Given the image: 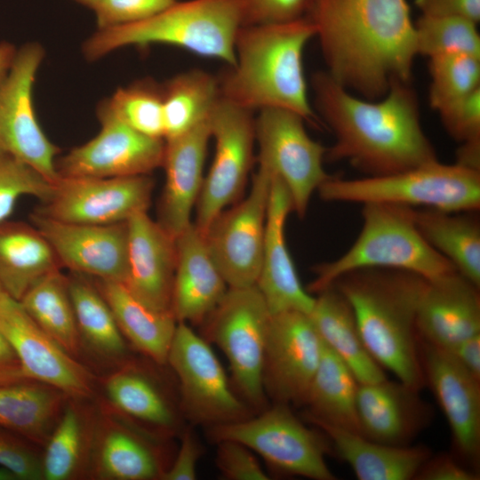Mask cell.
<instances>
[{
  "label": "cell",
  "mask_w": 480,
  "mask_h": 480,
  "mask_svg": "<svg viewBox=\"0 0 480 480\" xmlns=\"http://www.w3.org/2000/svg\"><path fill=\"white\" fill-rule=\"evenodd\" d=\"M166 364L179 380L181 415L191 423L208 428L252 415L232 388L210 343L188 324L178 323Z\"/></svg>",
  "instance_id": "cell-10"
},
{
  "label": "cell",
  "mask_w": 480,
  "mask_h": 480,
  "mask_svg": "<svg viewBox=\"0 0 480 480\" xmlns=\"http://www.w3.org/2000/svg\"><path fill=\"white\" fill-rule=\"evenodd\" d=\"M316 295L308 316L323 343L348 365L360 384L386 379L383 368L363 341L346 298L333 285Z\"/></svg>",
  "instance_id": "cell-31"
},
{
  "label": "cell",
  "mask_w": 480,
  "mask_h": 480,
  "mask_svg": "<svg viewBox=\"0 0 480 480\" xmlns=\"http://www.w3.org/2000/svg\"><path fill=\"white\" fill-rule=\"evenodd\" d=\"M99 133L56 162L60 177L116 178L150 174L163 165L165 140L144 135L122 121L104 101Z\"/></svg>",
  "instance_id": "cell-16"
},
{
  "label": "cell",
  "mask_w": 480,
  "mask_h": 480,
  "mask_svg": "<svg viewBox=\"0 0 480 480\" xmlns=\"http://www.w3.org/2000/svg\"><path fill=\"white\" fill-rule=\"evenodd\" d=\"M316 36L310 20L242 26L235 43L236 63L218 77L222 99L248 110L280 108L306 121L317 117L308 100L303 52Z\"/></svg>",
  "instance_id": "cell-3"
},
{
  "label": "cell",
  "mask_w": 480,
  "mask_h": 480,
  "mask_svg": "<svg viewBox=\"0 0 480 480\" xmlns=\"http://www.w3.org/2000/svg\"><path fill=\"white\" fill-rule=\"evenodd\" d=\"M425 384L431 388L460 460L476 469L480 457V381L443 348L419 340Z\"/></svg>",
  "instance_id": "cell-20"
},
{
  "label": "cell",
  "mask_w": 480,
  "mask_h": 480,
  "mask_svg": "<svg viewBox=\"0 0 480 480\" xmlns=\"http://www.w3.org/2000/svg\"><path fill=\"white\" fill-rule=\"evenodd\" d=\"M307 17L326 72L348 90L376 100L410 81L417 52L406 0H313Z\"/></svg>",
  "instance_id": "cell-1"
},
{
  "label": "cell",
  "mask_w": 480,
  "mask_h": 480,
  "mask_svg": "<svg viewBox=\"0 0 480 480\" xmlns=\"http://www.w3.org/2000/svg\"><path fill=\"white\" fill-rule=\"evenodd\" d=\"M52 185L37 171L0 149V222L8 220L20 196L44 201Z\"/></svg>",
  "instance_id": "cell-43"
},
{
  "label": "cell",
  "mask_w": 480,
  "mask_h": 480,
  "mask_svg": "<svg viewBox=\"0 0 480 480\" xmlns=\"http://www.w3.org/2000/svg\"><path fill=\"white\" fill-rule=\"evenodd\" d=\"M255 118L252 111L221 97L209 116L215 152L196 204L198 229L204 234L213 220L241 197L253 164Z\"/></svg>",
  "instance_id": "cell-12"
},
{
  "label": "cell",
  "mask_w": 480,
  "mask_h": 480,
  "mask_svg": "<svg viewBox=\"0 0 480 480\" xmlns=\"http://www.w3.org/2000/svg\"><path fill=\"white\" fill-rule=\"evenodd\" d=\"M421 15L458 16L478 22L480 0H416Z\"/></svg>",
  "instance_id": "cell-51"
},
{
  "label": "cell",
  "mask_w": 480,
  "mask_h": 480,
  "mask_svg": "<svg viewBox=\"0 0 480 480\" xmlns=\"http://www.w3.org/2000/svg\"><path fill=\"white\" fill-rule=\"evenodd\" d=\"M0 333L16 353L25 378L52 385L72 398L96 396L92 371L62 349L8 294L0 301Z\"/></svg>",
  "instance_id": "cell-18"
},
{
  "label": "cell",
  "mask_w": 480,
  "mask_h": 480,
  "mask_svg": "<svg viewBox=\"0 0 480 480\" xmlns=\"http://www.w3.org/2000/svg\"><path fill=\"white\" fill-rule=\"evenodd\" d=\"M272 176L258 166L247 196L223 210L204 234L228 288L256 285L262 259Z\"/></svg>",
  "instance_id": "cell-13"
},
{
  "label": "cell",
  "mask_w": 480,
  "mask_h": 480,
  "mask_svg": "<svg viewBox=\"0 0 480 480\" xmlns=\"http://www.w3.org/2000/svg\"><path fill=\"white\" fill-rule=\"evenodd\" d=\"M216 465L224 478L228 480H268L269 476L262 468L254 452L234 440L216 443Z\"/></svg>",
  "instance_id": "cell-47"
},
{
  "label": "cell",
  "mask_w": 480,
  "mask_h": 480,
  "mask_svg": "<svg viewBox=\"0 0 480 480\" xmlns=\"http://www.w3.org/2000/svg\"><path fill=\"white\" fill-rule=\"evenodd\" d=\"M176 253L172 312L178 323L202 324L228 286L193 221L176 237Z\"/></svg>",
  "instance_id": "cell-28"
},
{
  "label": "cell",
  "mask_w": 480,
  "mask_h": 480,
  "mask_svg": "<svg viewBox=\"0 0 480 480\" xmlns=\"http://www.w3.org/2000/svg\"><path fill=\"white\" fill-rule=\"evenodd\" d=\"M61 266L48 241L32 224L0 222V284L19 301L39 279Z\"/></svg>",
  "instance_id": "cell-35"
},
{
  "label": "cell",
  "mask_w": 480,
  "mask_h": 480,
  "mask_svg": "<svg viewBox=\"0 0 480 480\" xmlns=\"http://www.w3.org/2000/svg\"><path fill=\"white\" fill-rule=\"evenodd\" d=\"M149 176L60 177L35 212L70 223L106 225L126 222L148 212L154 189Z\"/></svg>",
  "instance_id": "cell-15"
},
{
  "label": "cell",
  "mask_w": 480,
  "mask_h": 480,
  "mask_svg": "<svg viewBox=\"0 0 480 480\" xmlns=\"http://www.w3.org/2000/svg\"><path fill=\"white\" fill-rule=\"evenodd\" d=\"M416 328L419 340L444 349L480 334L479 287L457 271L428 280Z\"/></svg>",
  "instance_id": "cell-27"
},
{
  "label": "cell",
  "mask_w": 480,
  "mask_h": 480,
  "mask_svg": "<svg viewBox=\"0 0 480 480\" xmlns=\"http://www.w3.org/2000/svg\"><path fill=\"white\" fill-rule=\"evenodd\" d=\"M5 294H7V293L4 291V289H3V287H2V285L0 284V301L4 297Z\"/></svg>",
  "instance_id": "cell-57"
},
{
  "label": "cell",
  "mask_w": 480,
  "mask_h": 480,
  "mask_svg": "<svg viewBox=\"0 0 480 480\" xmlns=\"http://www.w3.org/2000/svg\"><path fill=\"white\" fill-rule=\"evenodd\" d=\"M427 283L405 270L363 268L332 284L349 303L374 360L398 380L420 390L425 381L416 319Z\"/></svg>",
  "instance_id": "cell-4"
},
{
  "label": "cell",
  "mask_w": 480,
  "mask_h": 480,
  "mask_svg": "<svg viewBox=\"0 0 480 480\" xmlns=\"http://www.w3.org/2000/svg\"><path fill=\"white\" fill-rule=\"evenodd\" d=\"M359 382L348 365L324 344L303 406L310 423H324L358 432L356 396Z\"/></svg>",
  "instance_id": "cell-36"
},
{
  "label": "cell",
  "mask_w": 480,
  "mask_h": 480,
  "mask_svg": "<svg viewBox=\"0 0 480 480\" xmlns=\"http://www.w3.org/2000/svg\"><path fill=\"white\" fill-rule=\"evenodd\" d=\"M67 276L81 355L111 370L122 365L131 359L129 349L108 302L89 276Z\"/></svg>",
  "instance_id": "cell-30"
},
{
  "label": "cell",
  "mask_w": 480,
  "mask_h": 480,
  "mask_svg": "<svg viewBox=\"0 0 480 480\" xmlns=\"http://www.w3.org/2000/svg\"><path fill=\"white\" fill-rule=\"evenodd\" d=\"M313 0H244L243 26L293 21L308 15Z\"/></svg>",
  "instance_id": "cell-48"
},
{
  "label": "cell",
  "mask_w": 480,
  "mask_h": 480,
  "mask_svg": "<svg viewBox=\"0 0 480 480\" xmlns=\"http://www.w3.org/2000/svg\"><path fill=\"white\" fill-rule=\"evenodd\" d=\"M359 480H412L431 456L424 445L395 446L371 440L358 432L313 423Z\"/></svg>",
  "instance_id": "cell-29"
},
{
  "label": "cell",
  "mask_w": 480,
  "mask_h": 480,
  "mask_svg": "<svg viewBox=\"0 0 480 480\" xmlns=\"http://www.w3.org/2000/svg\"><path fill=\"white\" fill-rule=\"evenodd\" d=\"M448 133L463 144H480V88L438 111Z\"/></svg>",
  "instance_id": "cell-46"
},
{
  "label": "cell",
  "mask_w": 480,
  "mask_h": 480,
  "mask_svg": "<svg viewBox=\"0 0 480 480\" xmlns=\"http://www.w3.org/2000/svg\"><path fill=\"white\" fill-rule=\"evenodd\" d=\"M100 385L101 409L158 438L182 431L180 408L153 372L140 362L129 359L104 376Z\"/></svg>",
  "instance_id": "cell-21"
},
{
  "label": "cell",
  "mask_w": 480,
  "mask_h": 480,
  "mask_svg": "<svg viewBox=\"0 0 480 480\" xmlns=\"http://www.w3.org/2000/svg\"><path fill=\"white\" fill-rule=\"evenodd\" d=\"M39 446L0 426V468L18 480H44Z\"/></svg>",
  "instance_id": "cell-44"
},
{
  "label": "cell",
  "mask_w": 480,
  "mask_h": 480,
  "mask_svg": "<svg viewBox=\"0 0 480 480\" xmlns=\"http://www.w3.org/2000/svg\"><path fill=\"white\" fill-rule=\"evenodd\" d=\"M179 0H100L92 8L98 29L149 19Z\"/></svg>",
  "instance_id": "cell-45"
},
{
  "label": "cell",
  "mask_w": 480,
  "mask_h": 480,
  "mask_svg": "<svg viewBox=\"0 0 480 480\" xmlns=\"http://www.w3.org/2000/svg\"><path fill=\"white\" fill-rule=\"evenodd\" d=\"M106 102L116 116L137 132L164 140L162 86L141 80L117 89Z\"/></svg>",
  "instance_id": "cell-42"
},
{
  "label": "cell",
  "mask_w": 480,
  "mask_h": 480,
  "mask_svg": "<svg viewBox=\"0 0 480 480\" xmlns=\"http://www.w3.org/2000/svg\"><path fill=\"white\" fill-rule=\"evenodd\" d=\"M211 138L209 117L175 138L164 140L162 167L165 182L156 221L177 237L192 221L203 183L204 165Z\"/></svg>",
  "instance_id": "cell-26"
},
{
  "label": "cell",
  "mask_w": 480,
  "mask_h": 480,
  "mask_svg": "<svg viewBox=\"0 0 480 480\" xmlns=\"http://www.w3.org/2000/svg\"><path fill=\"white\" fill-rule=\"evenodd\" d=\"M127 227L128 271L124 284L148 307L172 312L176 238L148 212L132 217Z\"/></svg>",
  "instance_id": "cell-25"
},
{
  "label": "cell",
  "mask_w": 480,
  "mask_h": 480,
  "mask_svg": "<svg viewBox=\"0 0 480 480\" xmlns=\"http://www.w3.org/2000/svg\"><path fill=\"white\" fill-rule=\"evenodd\" d=\"M16 52L17 50L10 43L4 41L0 43V83L7 75Z\"/></svg>",
  "instance_id": "cell-54"
},
{
  "label": "cell",
  "mask_w": 480,
  "mask_h": 480,
  "mask_svg": "<svg viewBox=\"0 0 480 480\" xmlns=\"http://www.w3.org/2000/svg\"><path fill=\"white\" fill-rule=\"evenodd\" d=\"M202 447L190 429L180 432V444L174 460L167 467L161 480H194Z\"/></svg>",
  "instance_id": "cell-49"
},
{
  "label": "cell",
  "mask_w": 480,
  "mask_h": 480,
  "mask_svg": "<svg viewBox=\"0 0 480 480\" xmlns=\"http://www.w3.org/2000/svg\"><path fill=\"white\" fill-rule=\"evenodd\" d=\"M69 396L31 379L0 384V426L44 448Z\"/></svg>",
  "instance_id": "cell-33"
},
{
  "label": "cell",
  "mask_w": 480,
  "mask_h": 480,
  "mask_svg": "<svg viewBox=\"0 0 480 480\" xmlns=\"http://www.w3.org/2000/svg\"><path fill=\"white\" fill-rule=\"evenodd\" d=\"M154 436L100 407L89 478L156 480L167 468Z\"/></svg>",
  "instance_id": "cell-24"
},
{
  "label": "cell",
  "mask_w": 480,
  "mask_h": 480,
  "mask_svg": "<svg viewBox=\"0 0 480 480\" xmlns=\"http://www.w3.org/2000/svg\"><path fill=\"white\" fill-rule=\"evenodd\" d=\"M164 140L205 121L220 98L218 78L202 69L172 77L162 86Z\"/></svg>",
  "instance_id": "cell-39"
},
{
  "label": "cell",
  "mask_w": 480,
  "mask_h": 480,
  "mask_svg": "<svg viewBox=\"0 0 480 480\" xmlns=\"http://www.w3.org/2000/svg\"><path fill=\"white\" fill-rule=\"evenodd\" d=\"M243 8L244 0L178 1L145 20L98 29L84 42L83 52L88 60H96L123 47L160 44L232 67Z\"/></svg>",
  "instance_id": "cell-5"
},
{
  "label": "cell",
  "mask_w": 480,
  "mask_h": 480,
  "mask_svg": "<svg viewBox=\"0 0 480 480\" xmlns=\"http://www.w3.org/2000/svg\"><path fill=\"white\" fill-rule=\"evenodd\" d=\"M19 302L40 329L68 354L80 359V340L68 276L60 269L36 282Z\"/></svg>",
  "instance_id": "cell-38"
},
{
  "label": "cell",
  "mask_w": 480,
  "mask_h": 480,
  "mask_svg": "<svg viewBox=\"0 0 480 480\" xmlns=\"http://www.w3.org/2000/svg\"><path fill=\"white\" fill-rule=\"evenodd\" d=\"M356 413L358 433L395 446L410 445L434 418L433 409L420 396V389L387 378L359 383Z\"/></svg>",
  "instance_id": "cell-23"
},
{
  "label": "cell",
  "mask_w": 480,
  "mask_h": 480,
  "mask_svg": "<svg viewBox=\"0 0 480 480\" xmlns=\"http://www.w3.org/2000/svg\"><path fill=\"white\" fill-rule=\"evenodd\" d=\"M444 350L465 372L480 381V334L466 339Z\"/></svg>",
  "instance_id": "cell-52"
},
{
  "label": "cell",
  "mask_w": 480,
  "mask_h": 480,
  "mask_svg": "<svg viewBox=\"0 0 480 480\" xmlns=\"http://www.w3.org/2000/svg\"><path fill=\"white\" fill-rule=\"evenodd\" d=\"M69 397L42 455L44 480L89 478L98 411Z\"/></svg>",
  "instance_id": "cell-34"
},
{
  "label": "cell",
  "mask_w": 480,
  "mask_h": 480,
  "mask_svg": "<svg viewBox=\"0 0 480 480\" xmlns=\"http://www.w3.org/2000/svg\"><path fill=\"white\" fill-rule=\"evenodd\" d=\"M293 212L285 184L272 177L268 204L261 266L256 286L271 315L285 311L309 314L315 297L299 278L285 240V223Z\"/></svg>",
  "instance_id": "cell-22"
},
{
  "label": "cell",
  "mask_w": 480,
  "mask_h": 480,
  "mask_svg": "<svg viewBox=\"0 0 480 480\" xmlns=\"http://www.w3.org/2000/svg\"><path fill=\"white\" fill-rule=\"evenodd\" d=\"M44 55L37 43L22 46L0 83V149L53 184L60 178L55 161L60 149L43 132L33 107V85Z\"/></svg>",
  "instance_id": "cell-14"
},
{
  "label": "cell",
  "mask_w": 480,
  "mask_h": 480,
  "mask_svg": "<svg viewBox=\"0 0 480 480\" xmlns=\"http://www.w3.org/2000/svg\"><path fill=\"white\" fill-rule=\"evenodd\" d=\"M259 111L254 123L259 166L285 184L293 212L302 219L313 193L331 177L323 166L327 148L310 138L298 113L280 108Z\"/></svg>",
  "instance_id": "cell-11"
},
{
  "label": "cell",
  "mask_w": 480,
  "mask_h": 480,
  "mask_svg": "<svg viewBox=\"0 0 480 480\" xmlns=\"http://www.w3.org/2000/svg\"><path fill=\"white\" fill-rule=\"evenodd\" d=\"M271 314L256 285L228 288L202 324V336L228 358L240 397L253 411L267 408L263 362Z\"/></svg>",
  "instance_id": "cell-8"
},
{
  "label": "cell",
  "mask_w": 480,
  "mask_h": 480,
  "mask_svg": "<svg viewBox=\"0 0 480 480\" xmlns=\"http://www.w3.org/2000/svg\"><path fill=\"white\" fill-rule=\"evenodd\" d=\"M0 480H18V479L12 472L0 468Z\"/></svg>",
  "instance_id": "cell-55"
},
{
  "label": "cell",
  "mask_w": 480,
  "mask_h": 480,
  "mask_svg": "<svg viewBox=\"0 0 480 480\" xmlns=\"http://www.w3.org/2000/svg\"><path fill=\"white\" fill-rule=\"evenodd\" d=\"M31 221L50 244L61 268L93 278L125 282L127 221L106 225L70 223L35 212Z\"/></svg>",
  "instance_id": "cell-19"
},
{
  "label": "cell",
  "mask_w": 480,
  "mask_h": 480,
  "mask_svg": "<svg viewBox=\"0 0 480 480\" xmlns=\"http://www.w3.org/2000/svg\"><path fill=\"white\" fill-rule=\"evenodd\" d=\"M323 349L308 314L285 311L271 315L262 372L268 399L303 406Z\"/></svg>",
  "instance_id": "cell-17"
},
{
  "label": "cell",
  "mask_w": 480,
  "mask_h": 480,
  "mask_svg": "<svg viewBox=\"0 0 480 480\" xmlns=\"http://www.w3.org/2000/svg\"><path fill=\"white\" fill-rule=\"evenodd\" d=\"M413 208L384 203L363 204V225L351 247L340 258L317 265L308 291L317 294L340 276L363 268H393L433 280L456 271L416 228Z\"/></svg>",
  "instance_id": "cell-6"
},
{
  "label": "cell",
  "mask_w": 480,
  "mask_h": 480,
  "mask_svg": "<svg viewBox=\"0 0 480 480\" xmlns=\"http://www.w3.org/2000/svg\"><path fill=\"white\" fill-rule=\"evenodd\" d=\"M315 105L333 132L325 156L367 176L392 174L437 161L409 82H394L377 101L360 99L327 72L313 75Z\"/></svg>",
  "instance_id": "cell-2"
},
{
  "label": "cell",
  "mask_w": 480,
  "mask_h": 480,
  "mask_svg": "<svg viewBox=\"0 0 480 480\" xmlns=\"http://www.w3.org/2000/svg\"><path fill=\"white\" fill-rule=\"evenodd\" d=\"M413 210L416 228L456 271L480 287V223L472 213Z\"/></svg>",
  "instance_id": "cell-37"
},
{
  "label": "cell",
  "mask_w": 480,
  "mask_h": 480,
  "mask_svg": "<svg viewBox=\"0 0 480 480\" xmlns=\"http://www.w3.org/2000/svg\"><path fill=\"white\" fill-rule=\"evenodd\" d=\"M74 1L92 9L100 0H74Z\"/></svg>",
  "instance_id": "cell-56"
},
{
  "label": "cell",
  "mask_w": 480,
  "mask_h": 480,
  "mask_svg": "<svg viewBox=\"0 0 480 480\" xmlns=\"http://www.w3.org/2000/svg\"><path fill=\"white\" fill-rule=\"evenodd\" d=\"M92 280L110 307L124 339L153 363L166 364L178 325L173 314L148 307L123 283Z\"/></svg>",
  "instance_id": "cell-32"
},
{
  "label": "cell",
  "mask_w": 480,
  "mask_h": 480,
  "mask_svg": "<svg viewBox=\"0 0 480 480\" xmlns=\"http://www.w3.org/2000/svg\"><path fill=\"white\" fill-rule=\"evenodd\" d=\"M429 102L436 111L480 88V57L446 53L429 58Z\"/></svg>",
  "instance_id": "cell-41"
},
{
  "label": "cell",
  "mask_w": 480,
  "mask_h": 480,
  "mask_svg": "<svg viewBox=\"0 0 480 480\" xmlns=\"http://www.w3.org/2000/svg\"><path fill=\"white\" fill-rule=\"evenodd\" d=\"M27 379L21 372L19 358L6 339L0 333V384Z\"/></svg>",
  "instance_id": "cell-53"
},
{
  "label": "cell",
  "mask_w": 480,
  "mask_h": 480,
  "mask_svg": "<svg viewBox=\"0 0 480 480\" xmlns=\"http://www.w3.org/2000/svg\"><path fill=\"white\" fill-rule=\"evenodd\" d=\"M317 192L328 202L384 203L446 212H477L480 171L437 160L382 176L353 180L331 176Z\"/></svg>",
  "instance_id": "cell-7"
},
{
  "label": "cell",
  "mask_w": 480,
  "mask_h": 480,
  "mask_svg": "<svg viewBox=\"0 0 480 480\" xmlns=\"http://www.w3.org/2000/svg\"><path fill=\"white\" fill-rule=\"evenodd\" d=\"M211 441L239 442L259 454L276 471L314 480H334L326 463L331 444L326 436L307 427L291 406H272L242 420L207 428Z\"/></svg>",
  "instance_id": "cell-9"
},
{
  "label": "cell",
  "mask_w": 480,
  "mask_h": 480,
  "mask_svg": "<svg viewBox=\"0 0 480 480\" xmlns=\"http://www.w3.org/2000/svg\"><path fill=\"white\" fill-rule=\"evenodd\" d=\"M476 468L460 462L450 454L432 455L426 460L415 476L417 480H478Z\"/></svg>",
  "instance_id": "cell-50"
},
{
  "label": "cell",
  "mask_w": 480,
  "mask_h": 480,
  "mask_svg": "<svg viewBox=\"0 0 480 480\" xmlns=\"http://www.w3.org/2000/svg\"><path fill=\"white\" fill-rule=\"evenodd\" d=\"M476 24L463 17L420 14L414 23L417 55L431 58L457 52L480 57Z\"/></svg>",
  "instance_id": "cell-40"
}]
</instances>
